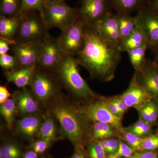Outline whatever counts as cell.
Returning a JSON list of instances; mask_svg holds the SVG:
<instances>
[{
    "label": "cell",
    "instance_id": "e0dca14e",
    "mask_svg": "<svg viewBox=\"0 0 158 158\" xmlns=\"http://www.w3.org/2000/svg\"><path fill=\"white\" fill-rule=\"evenodd\" d=\"M25 88L18 90L13 94V98L17 105L18 110L23 115L33 114L38 110V104Z\"/></svg>",
    "mask_w": 158,
    "mask_h": 158
},
{
    "label": "cell",
    "instance_id": "cb8c5ba5",
    "mask_svg": "<svg viewBox=\"0 0 158 158\" xmlns=\"http://www.w3.org/2000/svg\"><path fill=\"white\" fill-rule=\"evenodd\" d=\"M148 48V46L145 45L127 52L131 64L136 72L141 70L145 65L146 51Z\"/></svg>",
    "mask_w": 158,
    "mask_h": 158
},
{
    "label": "cell",
    "instance_id": "7dc6e473",
    "mask_svg": "<svg viewBox=\"0 0 158 158\" xmlns=\"http://www.w3.org/2000/svg\"><path fill=\"white\" fill-rule=\"evenodd\" d=\"M23 158H38L37 154L33 151H30L24 155Z\"/></svg>",
    "mask_w": 158,
    "mask_h": 158
},
{
    "label": "cell",
    "instance_id": "bcb514c9",
    "mask_svg": "<svg viewBox=\"0 0 158 158\" xmlns=\"http://www.w3.org/2000/svg\"><path fill=\"white\" fill-rule=\"evenodd\" d=\"M148 7L158 12V0H151Z\"/></svg>",
    "mask_w": 158,
    "mask_h": 158
},
{
    "label": "cell",
    "instance_id": "7402d4cb",
    "mask_svg": "<svg viewBox=\"0 0 158 158\" xmlns=\"http://www.w3.org/2000/svg\"><path fill=\"white\" fill-rule=\"evenodd\" d=\"M118 13L129 14L144 7L146 0H111Z\"/></svg>",
    "mask_w": 158,
    "mask_h": 158
},
{
    "label": "cell",
    "instance_id": "f907efd6",
    "mask_svg": "<svg viewBox=\"0 0 158 158\" xmlns=\"http://www.w3.org/2000/svg\"><path fill=\"white\" fill-rule=\"evenodd\" d=\"M72 158H85V155L81 150H77Z\"/></svg>",
    "mask_w": 158,
    "mask_h": 158
},
{
    "label": "cell",
    "instance_id": "4fadbf2b",
    "mask_svg": "<svg viewBox=\"0 0 158 158\" xmlns=\"http://www.w3.org/2000/svg\"><path fill=\"white\" fill-rule=\"evenodd\" d=\"M81 16L87 23L95 25L109 13L106 0H83Z\"/></svg>",
    "mask_w": 158,
    "mask_h": 158
},
{
    "label": "cell",
    "instance_id": "d6986e66",
    "mask_svg": "<svg viewBox=\"0 0 158 158\" xmlns=\"http://www.w3.org/2000/svg\"><path fill=\"white\" fill-rule=\"evenodd\" d=\"M41 124L40 119L37 116H26L18 121L16 128L21 135L31 138L38 135Z\"/></svg>",
    "mask_w": 158,
    "mask_h": 158
},
{
    "label": "cell",
    "instance_id": "ee69618b",
    "mask_svg": "<svg viewBox=\"0 0 158 158\" xmlns=\"http://www.w3.org/2000/svg\"><path fill=\"white\" fill-rule=\"evenodd\" d=\"M145 123L146 122H144L143 119H141L140 117L139 120L136 122L135 123H134V124L129 127L126 128L125 130L127 131L130 132L135 134L139 129L141 128L144 125Z\"/></svg>",
    "mask_w": 158,
    "mask_h": 158
},
{
    "label": "cell",
    "instance_id": "60d3db41",
    "mask_svg": "<svg viewBox=\"0 0 158 158\" xmlns=\"http://www.w3.org/2000/svg\"><path fill=\"white\" fill-rule=\"evenodd\" d=\"M108 142L109 149L107 153L110 155L116 152L119 146V141L116 138H109Z\"/></svg>",
    "mask_w": 158,
    "mask_h": 158
},
{
    "label": "cell",
    "instance_id": "f5cc1de1",
    "mask_svg": "<svg viewBox=\"0 0 158 158\" xmlns=\"http://www.w3.org/2000/svg\"><path fill=\"white\" fill-rule=\"evenodd\" d=\"M131 158V157H129V158H127V157H124V158Z\"/></svg>",
    "mask_w": 158,
    "mask_h": 158
},
{
    "label": "cell",
    "instance_id": "8992f818",
    "mask_svg": "<svg viewBox=\"0 0 158 158\" xmlns=\"http://www.w3.org/2000/svg\"><path fill=\"white\" fill-rule=\"evenodd\" d=\"M86 22L81 16L58 38L62 51L65 54L77 56L85 46L84 28Z\"/></svg>",
    "mask_w": 158,
    "mask_h": 158
},
{
    "label": "cell",
    "instance_id": "ba28073f",
    "mask_svg": "<svg viewBox=\"0 0 158 158\" xmlns=\"http://www.w3.org/2000/svg\"><path fill=\"white\" fill-rule=\"evenodd\" d=\"M42 43H15L11 45V52L17 62L18 68L37 66L41 57Z\"/></svg>",
    "mask_w": 158,
    "mask_h": 158
},
{
    "label": "cell",
    "instance_id": "d590c367",
    "mask_svg": "<svg viewBox=\"0 0 158 158\" xmlns=\"http://www.w3.org/2000/svg\"><path fill=\"white\" fill-rule=\"evenodd\" d=\"M148 104L149 108L151 123H153L156 121L158 118V106L155 102L152 100L148 102Z\"/></svg>",
    "mask_w": 158,
    "mask_h": 158
},
{
    "label": "cell",
    "instance_id": "603a6c76",
    "mask_svg": "<svg viewBox=\"0 0 158 158\" xmlns=\"http://www.w3.org/2000/svg\"><path fill=\"white\" fill-rule=\"evenodd\" d=\"M22 9V0H0V16L17 17Z\"/></svg>",
    "mask_w": 158,
    "mask_h": 158
},
{
    "label": "cell",
    "instance_id": "d4e9b609",
    "mask_svg": "<svg viewBox=\"0 0 158 158\" xmlns=\"http://www.w3.org/2000/svg\"><path fill=\"white\" fill-rule=\"evenodd\" d=\"M56 127L53 119L47 117L40 126L38 134L40 138L51 142L56 138Z\"/></svg>",
    "mask_w": 158,
    "mask_h": 158
},
{
    "label": "cell",
    "instance_id": "ab89813d",
    "mask_svg": "<svg viewBox=\"0 0 158 158\" xmlns=\"http://www.w3.org/2000/svg\"><path fill=\"white\" fill-rule=\"evenodd\" d=\"M14 43L7 40L0 38V55L7 54L11 50V45Z\"/></svg>",
    "mask_w": 158,
    "mask_h": 158
},
{
    "label": "cell",
    "instance_id": "f1b7e54d",
    "mask_svg": "<svg viewBox=\"0 0 158 158\" xmlns=\"http://www.w3.org/2000/svg\"><path fill=\"white\" fill-rule=\"evenodd\" d=\"M46 3L45 0H22L21 13L35 10L39 11L42 15Z\"/></svg>",
    "mask_w": 158,
    "mask_h": 158
},
{
    "label": "cell",
    "instance_id": "8d00e7d4",
    "mask_svg": "<svg viewBox=\"0 0 158 158\" xmlns=\"http://www.w3.org/2000/svg\"><path fill=\"white\" fill-rule=\"evenodd\" d=\"M103 102L111 113L115 116L122 118L124 113H122L121 111L118 110L117 106L113 101V99L106 100L103 101Z\"/></svg>",
    "mask_w": 158,
    "mask_h": 158
},
{
    "label": "cell",
    "instance_id": "83f0119b",
    "mask_svg": "<svg viewBox=\"0 0 158 158\" xmlns=\"http://www.w3.org/2000/svg\"><path fill=\"white\" fill-rule=\"evenodd\" d=\"M21 150L18 144L13 142L5 143L0 149V158H21Z\"/></svg>",
    "mask_w": 158,
    "mask_h": 158
},
{
    "label": "cell",
    "instance_id": "d6a6232c",
    "mask_svg": "<svg viewBox=\"0 0 158 158\" xmlns=\"http://www.w3.org/2000/svg\"><path fill=\"white\" fill-rule=\"evenodd\" d=\"M0 65L6 70H12L18 68L16 59L8 54L0 55Z\"/></svg>",
    "mask_w": 158,
    "mask_h": 158
},
{
    "label": "cell",
    "instance_id": "5b68a950",
    "mask_svg": "<svg viewBox=\"0 0 158 158\" xmlns=\"http://www.w3.org/2000/svg\"><path fill=\"white\" fill-rule=\"evenodd\" d=\"M65 135L72 142L78 143L85 135V131L78 116L68 106L58 105L53 110Z\"/></svg>",
    "mask_w": 158,
    "mask_h": 158
},
{
    "label": "cell",
    "instance_id": "816d5d0a",
    "mask_svg": "<svg viewBox=\"0 0 158 158\" xmlns=\"http://www.w3.org/2000/svg\"><path fill=\"white\" fill-rule=\"evenodd\" d=\"M46 2H65V0H45Z\"/></svg>",
    "mask_w": 158,
    "mask_h": 158
},
{
    "label": "cell",
    "instance_id": "836d02e7",
    "mask_svg": "<svg viewBox=\"0 0 158 158\" xmlns=\"http://www.w3.org/2000/svg\"><path fill=\"white\" fill-rule=\"evenodd\" d=\"M158 148V133L144 138L141 151H154Z\"/></svg>",
    "mask_w": 158,
    "mask_h": 158
},
{
    "label": "cell",
    "instance_id": "2e32d148",
    "mask_svg": "<svg viewBox=\"0 0 158 158\" xmlns=\"http://www.w3.org/2000/svg\"><path fill=\"white\" fill-rule=\"evenodd\" d=\"M36 68V66L6 70L5 77L8 81L13 83L19 88H25L27 86H31Z\"/></svg>",
    "mask_w": 158,
    "mask_h": 158
},
{
    "label": "cell",
    "instance_id": "3957f363",
    "mask_svg": "<svg viewBox=\"0 0 158 158\" xmlns=\"http://www.w3.org/2000/svg\"><path fill=\"white\" fill-rule=\"evenodd\" d=\"M20 23L15 43L35 42L43 43L50 36L49 28L37 11L31 10L20 15Z\"/></svg>",
    "mask_w": 158,
    "mask_h": 158
},
{
    "label": "cell",
    "instance_id": "5bb4252c",
    "mask_svg": "<svg viewBox=\"0 0 158 158\" xmlns=\"http://www.w3.org/2000/svg\"><path fill=\"white\" fill-rule=\"evenodd\" d=\"M137 80L152 97L158 100V67L153 61H146L141 70L136 72Z\"/></svg>",
    "mask_w": 158,
    "mask_h": 158
},
{
    "label": "cell",
    "instance_id": "4316f807",
    "mask_svg": "<svg viewBox=\"0 0 158 158\" xmlns=\"http://www.w3.org/2000/svg\"><path fill=\"white\" fill-rule=\"evenodd\" d=\"M114 128L110 124L105 123L95 122L92 128V135L94 139L102 140L107 139L115 135Z\"/></svg>",
    "mask_w": 158,
    "mask_h": 158
},
{
    "label": "cell",
    "instance_id": "8fae6325",
    "mask_svg": "<svg viewBox=\"0 0 158 158\" xmlns=\"http://www.w3.org/2000/svg\"><path fill=\"white\" fill-rule=\"evenodd\" d=\"M48 71L37 65L31 85L34 95L43 102L51 98L57 90L56 80L48 73Z\"/></svg>",
    "mask_w": 158,
    "mask_h": 158
},
{
    "label": "cell",
    "instance_id": "f6af8a7d",
    "mask_svg": "<svg viewBox=\"0 0 158 158\" xmlns=\"http://www.w3.org/2000/svg\"><path fill=\"white\" fill-rule=\"evenodd\" d=\"M151 131V127L150 123H145L144 125L141 128L139 129L135 133V134L140 136V137H142V136L146 135L148 134H149L150 132Z\"/></svg>",
    "mask_w": 158,
    "mask_h": 158
},
{
    "label": "cell",
    "instance_id": "7c38bea8",
    "mask_svg": "<svg viewBox=\"0 0 158 158\" xmlns=\"http://www.w3.org/2000/svg\"><path fill=\"white\" fill-rule=\"evenodd\" d=\"M119 96L129 107L135 108L136 109L142 107L152 98L138 81L135 74L128 88Z\"/></svg>",
    "mask_w": 158,
    "mask_h": 158
},
{
    "label": "cell",
    "instance_id": "f546056e",
    "mask_svg": "<svg viewBox=\"0 0 158 158\" xmlns=\"http://www.w3.org/2000/svg\"><path fill=\"white\" fill-rule=\"evenodd\" d=\"M88 154L90 158H107L100 141L97 139H94L89 144Z\"/></svg>",
    "mask_w": 158,
    "mask_h": 158
},
{
    "label": "cell",
    "instance_id": "7a4b0ae2",
    "mask_svg": "<svg viewBox=\"0 0 158 158\" xmlns=\"http://www.w3.org/2000/svg\"><path fill=\"white\" fill-rule=\"evenodd\" d=\"M76 57L64 54L56 72L57 77L68 90L79 97L94 96L93 90L81 76Z\"/></svg>",
    "mask_w": 158,
    "mask_h": 158
},
{
    "label": "cell",
    "instance_id": "ffe728a7",
    "mask_svg": "<svg viewBox=\"0 0 158 158\" xmlns=\"http://www.w3.org/2000/svg\"><path fill=\"white\" fill-rule=\"evenodd\" d=\"M145 45L148 46L147 40L141 29L137 26L135 30L130 36L122 40L118 47L121 52H127L131 50Z\"/></svg>",
    "mask_w": 158,
    "mask_h": 158
},
{
    "label": "cell",
    "instance_id": "b9f144b4",
    "mask_svg": "<svg viewBox=\"0 0 158 158\" xmlns=\"http://www.w3.org/2000/svg\"><path fill=\"white\" fill-rule=\"evenodd\" d=\"M115 103L118 110L123 113H125L128 110V106L125 103L123 100L122 99L120 98V96L116 97L114 98H112Z\"/></svg>",
    "mask_w": 158,
    "mask_h": 158
},
{
    "label": "cell",
    "instance_id": "277c9868",
    "mask_svg": "<svg viewBox=\"0 0 158 158\" xmlns=\"http://www.w3.org/2000/svg\"><path fill=\"white\" fill-rule=\"evenodd\" d=\"M80 9L72 8L65 2H46L42 16L49 28L65 31L81 16Z\"/></svg>",
    "mask_w": 158,
    "mask_h": 158
},
{
    "label": "cell",
    "instance_id": "9c48e42d",
    "mask_svg": "<svg viewBox=\"0 0 158 158\" xmlns=\"http://www.w3.org/2000/svg\"><path fill=\"white\" fill-rule=\"evenodd\" d=\"M136 17L137 26L144 34L149 48H154L158 46V12L144 6Z\"/></svg>",
    "mask_w": 158,
    "mask_h": 158
},
{
    "label": "cell",
    "instance_id": "681fc988",
    "mask_svg": "<svg viewBox=\"0 0 158 158\" xmlns=\"http://www.w3.org/2000/svg\"><path fill=\"white\" fill-rule=\"evenodd\" d=\"M153 49L154 50L153 62L158 67V46Z\"/></svg>",
    "mask_w": 158,
    "mask_h": 158
},
{
    "label": "cell",
    "instance_id": "ac0fdd59",
    "mask_svg": "<svg viewBox=\"0 0 158 158\" xmlns=\"http://www.w3.org/2000/svg\"><path fill=\"white\" fill-rule=\"evenodd\" d=\"M20 23V17L0 16V38L7 40L15 43V37L17 34Z\"/></svg>",
    "mask_w": 158,
    "mask_h": 158
},
{
    "label": "cell",
    "instance_id": "4dcf8cb0",
    "mask_svg": "<svg viewBox=\"0 0 158 158\" xmlns=\"http://www.w3.org/2000/svg\"><path fill=\"white\" fill-rule=\"evenodd\" d=\"M123 135L125 140L130 146L136 151H141V145L144 138L125 130Z\"/></svg>",
    "mask_w": 158,
    "mask_h": 158
},
{
    "label": "cell",
    "instance_id": "e575fe53",
    "mask_svg": "<svg viewBox=\"0 0 158 158\" xmlns=\"http://www.w3.org/2000/svg\"><path fill=\"white\" fill-rule=\"evenodd\" d=\"M51 142L41 139L35 141L32 145L33 151L37 154L43 153L48 148Z\"/></svg>",
    "mask_w": 158,
    "mask_h": 158
},
{
    "label": "cell",
    "instance_id": "9a60e30c",
    "mask_svg": "<svg viewBox=\"0 0 158 158\" xmlns=\"http://www.w3.org/2000/svg\"><path fill=\"white\" fill-rule=\"evenodd\" d=\"M95 26L105 39L119 46L121 42V38L116 15L110 12Z\"/></svg>",
    "mask_w": 158,
    "mask_h": 158
},
{
    "label": "cell",
    "instance_id": "30bf717a",
    "mask_svg": "<svg viewBox=\"0 0 158 158\" xmlns=\"http://www.w3.org/2000/svg\"><path fill=\"white\" fill-rule=\"evenodd\" d=\"M64 54L58 38L50 35L42 43L41 57L37 65L46 70L56 72Z\"/></svg>",
    "mask_w": 158,
    "mask_h": 158
},
{
    "label": "cell",
    "instance_id": "44dd1931",
    "mask_svg": "<svg viewBox=\"0 0 158 158\" xmlns=\"http://www.w3.org/2000/svg\"><path fill=\"white\" fill-rule=\"evenodd\" d=\"M121 41L130 36L137 27V17L129 14L117 13Z\"/></svg>",
    "mask_w": 158,
    "mask_h": 158
},
{
    "label": "cell",
    "instance_id": "6da1fadb",
    "mask_svg": "<svg viewBox=\"0 0 158 158\" xmlns=\"http://www.w3.org/2000/svg\"><path fill=\"white\" fill-rule=\"evenodd\" d=\"M85 44L76 59L80 65L94 77L110 81L119 61L121 52L118 46L105 39L94 25L86 23L84 28Z\"/></svg>",
    "mask_w": 158,
    "mask_h": 158
},
{
    "label": "cell",
    "instance_id": "74e56055",
    "mask_svg": "<svg viewBox=\"0 0 158 158\" xmlns=\"http://www.w3.org/2000/svg\"><path fill=\"white\" fill-rule=\"evenodd\" d=\"M131 158H158V156L154 151H144L142 152H135Z\"/></svg>",
    "mask_w": 158,
    "mask_h": 158
},
{
    "label": "cell",
    "instance_id": "c3c4849f",
    "mask_svg": "<svg viewBox=\"0 0 158 158\" xmlns=\"http://www.w3.org/2000/svg\"><path fill=\"white\" fill-rule=\"evenodd\" d=\"M100 141L105 151L106 152V153H107L108 149H109V142H108V138L107 139H102Z\"/></svg>",
    "mask_w": 158,
    "mask_h": 158
},
{
    "label": "cell",
    "instance_id": "7bdbcfd3",
    "mask_svg": "<svg viewBox=\"0 0 158 158\" xmlns=\"http://www.w3.org/2000/svg\"><path fill=\"white\" fill-rule=\"evenodd\" d=\"M11 94L9 92L6 86H0V103L2 104L9 99Z\"/></svg>",
    "mask_w": 158,
    "mask_h": 158
},
{
    "label": "cell",
    "instance_id": "f35d334b",
    "mask_svg": "<svg viewBox=\"0 0 158 158\" xmlns=\"http://www.w3.org/2000/svg\"><path fill=\"white\" fill-rule=\"evenodd\" d=\"M142 106V107L137 109L138 110L140 114V118L145 122L147 123H151L149 113V108H148V104Z\"/></svg>",
    "mask_w": 158,
    "mask_h": 158
},
{
    "label": "cell",
    "instance_id": "1f68e13d",
    "mask_svg": "<svg viewBox=\"0 0 158 158\" xmlns=\"http://www.w3.org/2000/svg\"><path fill=\"white\" fill-rule=\"evenodd\" d=\"M135 150L121 141H119V146L117 151L114 153L109 155L108 158L131 157L135 152Z\"/></svg>",
    "mask_w": 158,
    "mask_h": 158
},
{
    "label": "cell",
    "instance_id": "484cf974",
    "mask_svg": "<svg viewBox=\"0 0 158 158\" xmlns=\"http://www.w3.org/2000/svg\"><path fill=\"white\" fill-rule=\"evenodd\" d=\"M17 105L14 99L9 98L6 101L1 104L0 112L8 128L12 127L14 121L15 116L16 113Z\"/></svg>",
    "mask_w": 158,
    "mask_h": 158
},
{
    "label": "cell",
    "instance_id": "52a82bcc",
    "mask_svg": "<svg viewBox=\"0 0 158 158\" xmlns=\"http://www.w3.org/2000/svg\"><path fill=\"white\" fill-rule=\"evenodd\" d=\"M79 113L89 121L108 123L122 134L124 131L122 118L111 113L103 101L96 102L83 107L79 110Z\"/></svg>",
    "mask_w": 158,
    "mask_h": 158
}]
</instances>
